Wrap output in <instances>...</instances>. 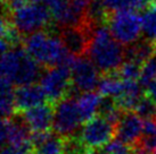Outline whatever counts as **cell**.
Returning <instances> with one entry per match:
<instances>
[{"label":"cell","mask_w":156,"mask_h":154,"mask_svg":"<svg viewBox=\"0 0 156 154\" xmlns=\"http://www.w3.org/2000/svg\"><path fill=\"white\" fill-rule=\"evenodd\" d=\"M40 66L22 45L10 48L2 52L1 78L17 86L32 84L39 78Z\"/></svg>","instance_id":"3"},{"label":"cell","mask_w":156,"mask_h":154,"mask_svg":"<svg viewBox=\"0 0 156 154\" xmlns=\"http://www.w3.org/2000/svg\"><path fill=\"white\" fill-rule=\"evenodd\" d=\"M134 112H137L143 119H155L156 118V103L153 102L149 98L144 94L141 100L139 101L138 105Z\"/></svg>","instance_id":"25"},{"label":"cell","mask_w":156,"mask_h":154,"mask_svg":"<svg viewBox=\"0 0 156 154\" xmlns=\"http://www.w3.org/2000/svg\"><path fill=\"white\" fill-rule=\"evenodd\" d=\"M101 100H103L101 94L96 93L94 91L83 92L82 94L79 95V98L76 99V102H78L80 115H81L84 122L90 120L91 118H94L95 116H97V113L99 111Z\"/></svg>","instance_id":"18"},{"label":"cell","mask_w":156,"mask_h":154,"mask_svg":"<svg viewBox=\"0 0 156 154\" xmlns=\"http://www.w3.org/2000/svg\"><path fill=\"white\" fill-rule=\"evenodd\" d=\"M1 154H32V151L25 150V149H18V147L10 145H5L2 146Z\"/></svg>","instance_id":"27"},{"label":"cell","mask_w":156,"mask_h":154,"mask_svg":"<svg viewBox=\"0 0 156 154\" xmlns=\"http://www.w3.org/2000/svg\"><path fill=\"white\" fill-rule=\"evenodd\" d=\"M31 136L32 130L29 128L21 115L16 113L13 117L2 118L0 134L2 146L10 145L32 151Z\"/></svg>","instance_id":"9"},{"label":"cell","mask_w":156,"mask_h":154,"mask_svg":"<svg viewBox=\"0 0 156 154\" xmlns=\"http://www.w3.org/2000/svg\"><path fill=\"white\" fill-rule=\"evenodd\" d=\"M141 24L145 38L156 42V1L149 2L141 14Z\"/></svg>","instance_id":"21"},{"label":"cell","mask_w":156,"mask_h":154,"mask_svg":"<svg viewBox=\"0 0 156 154\" xmlns=\"http://www.w3.org/2000/svg\"><path fill=\"white\" fill-rule=\"evenodd\" d=\"M149 0H103L109 12L116 10H140L147 7Z\"/></svg>","instance_id":"22"},{"label":"cell","mask_w":156,"mask_h":154,"mask_svg":"<svg viewBox=\"0 0 156 154\" xmlns=\"http://www.w3.org/2000/svg\"><path fill=\"white\" fill-rule=\"evenodd\" d=\"M96 1H103V0H96Z\"/></svg>","instance_id":"31"},{"label":"cell","mask_w":156,"mask_h":154,"mask_svg":"<svg viewBox=\"0 0 156 154\" xmlns=\"http://www.w3.org/2000/svg\"><path fill=\"white\" fill-rule=\"evenodd\" d=\"M87 56L101 74L116 73L126 60V49L113 36L107 26L99 24L92 31Z\"/></svg>","instance_id":"2"},{"label":"cell","mask_w":156,"mask_h":154,"mask_svg":"<svg viewBox=\"0 0 156 154\" xmlns=\"http://www.w3.org/2000/svg\"><path fill=\"white\" fill-rule=\"evenodd\" d=\"M22 35H29L38 31L50 30L52 25V16L50 9L44 2L26 1L17 8L5 10Z\"/></svg>","instance_id":"4"},{"label":"cell","mask_w":156,"mask_h":154,"mask_svg":"<svg viewBox=\"0 0 156 154\" xmlns=\"http://www.w3.org/2000/svg\"><path fill=\"white\" fill-rule=\"evenodd\" d=\"M47 101L42 87L34 83L18 86L15 90V108L16 113L25 111L27 109L37 107Z\"/></svg>","instance_id":"15"},{"label":"cell","mask_w":156,"mask_h":154,"mask_svg":"<svg viewBox=\"0 0 156 154\" xmlns=\"http://www.w3.org/2000/svg\"><path fill=\"white\" fill-rule=\"evenodd\" d=\"M115 136L130 145H137L144 130L143 118L134 111L124 112L117 122Z\"/></svg>","instance_id":"13"},{"label":"cell","mask_w":156,"mask_h":154,"mask_svg":"<svg viewBox=\"0 0 156 154\" xmlns=\"http://www.w3.org/2000/svg\"><path fill=\"white\" fill-rule=\"evenodd\" d=\"M54 113L55 105L47 101L37 107L27 109L18 115L22 116L32 133H41L50 132L54 125Z\"/></svg>","instance_id":"12"},{"label":"cell","mask_w":156,"mask_h":154,"mask_svg":"<svg viewBox=\"0 0 156 154\" xmlns=\"http://www.w3.org/2000/svg\"><path fill=\"white\" fill-rule=\"evenodd\" d=\"M24 49L33 59L44 67L55 66L73 67L76 58L66 49L59 35L42 30L27 35L23 41Z\"/></svg>","instance_id":"1"},{"label":"cell","mask_w":156,"mask_h":154,"mask_svg":"<svg viewBox=\"0 0 156 154\" xmlns=\"http://www.w3.org/2000/svg\"><path fill=\"white\" fill-rule=\"evenodd\" d=\"M40 86L44 90L48 102L55 105L61 100L69 96L74 90L72 68L67 66L48 68L40 77Z\"/></svg>","instance_id":"6"},{"label":"cell","mask_w":156,"mask_h":154,"mask_svg":"<svg viewBox=\"0 0 156 154\" xmlns=\"http://www.w3.org/2000/svg\"><path fill=\"white\" fill-rule=\"evenodd\" d=\"M26 1H30V2H44V4L46 0H26Z\"/></svg>","instance_id":"30"},{"label":"cell","mask_w":156,"mask_h":154,"mask_svg":"<svg viewBox=\"0 0 156 154\" xmlns=\"http://www.w3.org/2000/svg\"><path fill=\"white\" fill-rule=\"evenodd\" d=\"M115 133V125L98 115L86 121L78 136L87 150H99L112 141Z\"/></svg>","instance_id":"7"},{"label":"cell","mask_w":156,"mask_h":154,"mask_svg":"<svg viewBox=\"0 0 156 154\" xmlns=\"http://www.w3.org/2000/svg\"><path fill=\"white\" fill-rule=\"evenodd\" d=\"M100 70L91 61L90 58H76L72 67V82L74 91L89 92L98 89L100 82Z\"/></svg>","instance_id":"11"},{"label":"cell","mask_w":156,"mask_h":154,"mask_svg":"<svg viewBox=\"0 0 156 154\" xmlns=\"http://www.w3.org/2000/svg\"><path fill=\"white\" fill-rule=\"evenodd\" d=\"M145 95L156 103V78L145 87Z\"/></svg>","instance_id":"28"},{"label":"cell","mask_w":156,"mask_h":154,"mask_svg":"<svg viewBox=\"0 0 156 154\" xmlns=\"http://www.w3.org/2000/svg\"><path fill=\"white\" fill-rule=\"evenodd\" d=\"M83 122L82 117L80 115L78 102L72 95L61 100L55 104L54 113V132L65 137L76 135L80 125Z\"/></svg>","instance_id":"8"},{"label":"cell","mask_w":156,"mask_h":154,"mask_svg":"<svg viewBox=\"0 0 156 154\" xmlns=\"http://www.w3.org/2000/svg\"><path fill=\"white\" fill-rule=\"evenodd\" d=\"M95 26L96 24L89 22H83L79 25L65 26L59 31V38L71 53L76 57H84L89 50Z\"/></svg>","instance_id":"10"},{"label":"cell","mask_w":156,"mask_h":154,"mask_svg":"<svg viewBox=\"0 0 156 154\" xmlns=\"http://www.w3.org/2000/svg\"><path fill=\"white\" fill-rule=\"evenodd\" d=\"M124 82L116 73H108L103 74L100 78L99 85H98V91L104 98H113L116 99L120 96L123 91Z\"/></svg>","instance_id":"19"},{"label":"cell","mask_w":156,"mask_h":154,"mask_svg":"<svg viewBox=\"0 0 156 154\" xmlns=\"http://www.w3.org/2000/svg\"><path fill=\"white\" fill-rule=\"evenodd\" d=\"M155 78H156V52L147 61H145L143 64V66H141V73H140L139 83L141 84V86L146 87Z\"/></svg>","instance_id":"24"},{"label":"cell","mask_w":156,"mask_h":154,"mask_svg":"<svg viewBox=\"0 0 156 154\" xmlns=\"http://www.w3.org/2000/svg\"><path fill=\"white\" fill-rule=\"evenodd\" d=\"M104 152L106 154H134V146L116 138L104 146Z\"/></svg>","instance_id":"26"},{"label":"cell","mask_w":156,"mask_h":154,"mask_svg":"<svg viewBox=\"0 0 156 154\" xmlns=\"http://www.w3.org/2000/svg\"><path fill=\"white\" fill-rule=\"evenodd\" d=\"M84 154H106V153L104 152V150L100 151L99 149V150H88Z\"/></svg>","instance_id":"29"},{"label":"cell","mask_w":156,"mask_h":154,"mask_svg":"<svg viewBox=\"0 0 156 154\" xmlns=\"http://www.w3.org/2000/svg\"><path fill=\"white\" fill-rule=\"evenodd\" d=\"M105 25L113 36L124 45L137 42L143 32L141 16L136 10L108 12Z\"/></svg>","instance_id":"5"},{"label":"cell","mask_w":156,"mask_h":154,"mask_svg":"<svg viewBox=\"0 0 156 154\" xmlns=\"http://www.w3.org/2000/svg\"><path fill=\"white\" fill-rule=\"evenodd\" d=\"M1 100H0V109L2 118H8L16 115V108H15V90L14 84L7 79L1 78Z\"/></svg>","instance_id":"20"},{"label":"cell","mask_w":156,"mask_h":154,"mask_svg":"<svg viewBox=\"0 0 156 154\" xmlns=\"http://www.w3.org/2000/svg\"><path fill=\"white\" fill-rule=\"evenodd\" d=\"M140 73H141V65L137 64L132 60H124V62L117 70L119 76L123 81H139Z\"/></svg>","instance_id":"23"},{"label":"cell","mask_w":156,"mask_h":154,"mask_svg":"<svg viewBox=\"0 0 156 154\" xmlns=\"http://www.w3.org/2000/svg\"><path fill=\"white\" fill-rule=\"evenodd\" d=\"M124 86L120 96L115 99L117 105L124 112L134 111L139 101L144 95L141 94V84L137 81H123Z\"/></svg>","instance_id":"16"},{"label":"cell","mask_w":156,"mask_h":154,"mask_svg":"<svg viewBox=\"0 0 156 154\" xmlns=\"http://www.w3.org/2000/svg\"><path fill=\"white\" fill-rule=\"evenodd\" d=\"M32 154H64L65 138L51 132L32 133Z\"/></svg>","instance_id":"14"},{"label":"cell","mask_w":156,"mask_h":154,"mask_svg":"<svg viewBox=\"0 0 156 154\" xmlns=\"http://www.w3.org/2000/svg\"><path fill=\"white\" fill-rule=\"evenodd\" d=\"M156 52V42L144 38L128 45L126 49V60H132L137 64L141 65L147 61Z\"/></svg>","instance_id":"17"}]
</instances>
